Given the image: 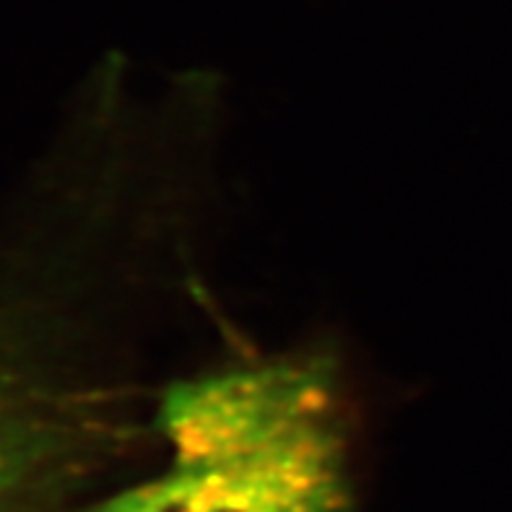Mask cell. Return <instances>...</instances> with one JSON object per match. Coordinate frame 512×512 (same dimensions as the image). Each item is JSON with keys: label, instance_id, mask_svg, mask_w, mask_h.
Instances as JSON below:
<instances>
[{"label": "cell", "instance_id": "1", "mask_svg": "<svg viewBox=\"0 0 512 512\" xmlns=\"http://www.w3.org/2000/svg\"><path fill=\"white\" fill-rule=\"evenodd\" d=\"M156 411L167 466L84 512H354L344 393L320 357L203 372Z\"/></svg>", "mask_w": 512, "mask_h": 512}, {"label": "cell", "instance_id": "2", "mask_svg": "<svg viewBox=\"0 0 512 512\" xmlns=\"http://www.w3.org/2000/svg\"><path fill=\"white\" fill-rule=\"evenodd\" d=\"M107 398L0 354V512H19L42 484L91 453L115 411Z\"/></svg>", "mask_w": 512, "mask_h": 512}]
</instances>
